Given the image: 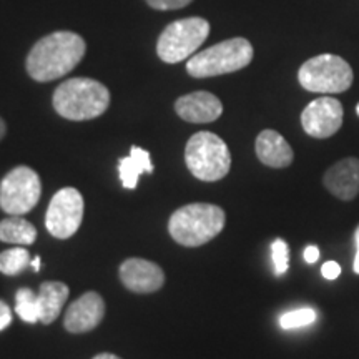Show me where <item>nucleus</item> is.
Instances as JSON below:
<instances>
[{
  "instance_id": "nucleus-13",
  "label": "nucleus",
  "mask_w": 359,
  "mask_h": 359,
  "mask_svg": "<svg viewBox=\"0 0 359 359\" xmlns=\"http://www.w3.org/2000/svg\"><path fill=\"white\" fill-rule=\"evenodd\" d=\"M175 110L182 120L190 123H212L223 114V103L210 92H193L180 97Z\"/></svg>"
},
{
  "instance_id": "nucleus-12",
  "label": "nucleus",
  "mask_w": 359,
  "mask_h": 359,
  "mask_svg": "<svg viewBox=\"0 0 359 359\" xmlns=\"http://www.w3.org/2000/svg\"><path fill=\"white\" fill-rule=\"evenodd\" d=\"M118 275L125 288L138 294L155 293L165 285L163 269L143 258H128L120 266Z\"/></svg>"
},
{
  "instance_id": "nucleus-22",
  "label": "nucleus",
  "mask_w": 359,
  "mask_h": 359,
  "mask_svg": "<svg viewBox=\"0 0 359 359\" xmlns=\"http://www.w3.org/2000/svg\"><path fill=\"white\" fill-rule=\"evenodd\" d=\"M271 255H273V263H275V273L278 276L285 275L286 269L290 264V248L288 243L281 238L273 241L271 245Z\"/></svg>"
},
{
  "instance_id": "nucleus-5",
  "label": "nucleus",
  "mask_w": 359,
  "mask_h": 359,
  "mask_svg": "<svg viewBox=\"0 0 359 359\" xmlns=\"http://www.w3.org/2000/svg\"><path fill=\"white\" fill-rule=\"evenodd\" d=\"M185 163L193 177L201 182H218L230 173L231 155L218 135L198 132L187 143Z\"/></svg>"
},
{
  "instance_id": "nucleus-17",
  "label": "nucleus",
  "mask_w": 359,
  "mask_h": 359,
  "mask_svg": "<svg viewBox=\"0 0 359 359\" xmlns=\"http://www.w3.org/2000/svg\"><path fill=\"white\" fill-rule=\"evenodd\" d=\"M151 172H154V163L150 160V154L140 147H132L130 155L120 158L118 161L120 180H122V185L127 190H135L142 175Z\"/></svg>"
},
{
  "instance_id": "nucleus-9",
  "label": "nucleus",
  "mask_w": 359,
  "mask_h": 359,
  "mask_svg": "<svg viewBox=\"0 0 359 359\" xmlns=\"http://www.w3.org/2000/svg\"><path fill=\"white\" fill-rule=\"evenodd\" d=\"M83 196L77 188H62L52 196L48 205L45 226L52 236L67 240L79 231L83 219Z\"/></svg>"
},
{
  "instance_id": "nucleus-25",
  "label": "nucleus",
  "mask_w": 359,
  "mask_h": 359,
  "mask_svg": "<svg viewBox=\"0 0 359 359\" xmlns=\"http://www.w3.org/2000/svg\"><path fill=\"white\" fill-rule=\"evenodd\" d=\"M12 323V311L6 303L0 299V331L7 330Z\"/></svg>"
},
{
  "instance_id": "nucleus-2",
  "label": "nucleus",
  "mask_w": 359,
  "mask_h": 359,
  "mask_svg": "<svg viewBox=\"0 0 359 359\" xmlns=\"http://www.w3.org/2000/svg\"><path fill=\"white\" fill-rule=\"evenodd\" d=\"M52 105L60 116L72 122H85L103 115L110 105V92L93 79H70L53 92Z\"/></svg>"
},
{
  "instance_id": "nucleus-30",
  "label": "nucleus",
  "mask_w": 359,
  "mask_h": 359,
  "mask_svg": "<svg viewBox=\"0 0 359 359\" xmlns=\"http://www.w3.org/2000/svg\"><path fill=\"white\" fill-rule=\"evenodd\" d=\"M30 264H32L34 271H40V257H35Z\"/></svg>"
},
{
  "instance_id": "nucleus-19",
  "label": "nucleus",
  "mask_w": 359,
  "mask_h": 359,
  "mask_svg": "<svg viewBox=\"0 0 359 359\" xmlns=\"http://www.w3.org/2000/svg\"><path fill=\"white\" fill-rule=\"evenodd\" d=\"M30 263H32L30 253L22 246H15L0 253V273L7 276L19 275L27 266H30Z\"/></svg>"
},
{
  "instance_id": "nucleus-31",
  "label": "nucleus",
  "mask_w": 359,
  "mask_h": 359,
  "mask_svg": "<svg viewBox=\"0 0 359 359\" xmlns=\"http://www.w3.org/2000/svg\"><path fill=\"white\" fill-rule=\"evenodd\" d=\"M356 114H358V116H359V103H358V107H356Z\"/></svg>"
},
{
  "instance_id": "nucleus-3",
  "label": "nucleus",
  "mask_w": 359,
  "mask_h": 359,
  "mask_svg": "<svg viewBox=\"0 0 359 359\" xmlns=\"http://www.w3.org/2000/svg\"><path fill=\"white\" fill-rule=\"evenodd\" d=\"M226 223V215L212 203H190L170 217L168 231L178 245L196 248L218 236Z\"/></svg>"
},
{
  "instance_id": "nucleus-29",
  "label": "nucleus",
  "mask_w": 359,
  "mask_h": 359,
  "mask_svg": "<svg viewBox=\"0 0 359 359\" xmlns=\"http://www.w3.org/2000/svg\"><path fill=\"white\" fill-rule=\"evenodd\" d=\"M6 133H7V125H6V122H4L2 118H0V140H2V138L6 137Z\"/></svg>"
},
{
  "instance_id": "nucleus-15",
  "label": "nucleus",
  "mask_w": 359,
  "mask_h": 359,
  "mask_svg": "<svg viewBox=\"0 0 359 359\" xmlns=\"http://www.w3.org/2000/svg\"><path fill=\"white\" fill-rule=\"evenodd\" d=\"M257 156L263 165L271 168H286L293 163L294 154L290 143L275 130H263L257 137Z\"/></svg>"
},
{
  "instance_id": "nucleus-26",
  "label": "nucleus",
  "mask_w": 359,
  "mask_h": 359,
  "mask_svg": "<svg viewBox=\"0 0 359 359\" xmlns=\"http://www.w3.org/2000/svg\"><path fill=\"white\" fill-rule=\"evenodd\" d=\"M318 258H320V250H318V246L314 245H309L306 250H304V262L306 263H316Z\"/></svg>"
},
{
  "instance_id": "nucleus-23",
  "label": "nucleus",
  "mask_w": 359,
  "mask_h": 359,
  "mask_svg": "<svg viewBox=\"0 0 359 359\" xmlns=\"http://www.w3.org/2000/svg\"><path fill=\"white\" fill-rule=\"evenodd\" d=\"M145 2L155 11H177L187 7L193 0H145Z\"/></svg>"
},
{
  "instance_id": "nucleus-14",
  "label": "nucleus",
  "mask_w": 359,
  "mask_h": 359,
  "mask_svg": "<svg viewBox=\"0 0 359 359\" xmlns=\"http://www.w3.org/2000/svg\"><path fill=\"white\" fill-rule=\"evenodd\" d=\"M326 190L343 201H351L359 193V160L344 158L327 168L323 178Z\"/></svg>"
},
{
  "instance_id": "nucleus-21",
  "label": "nucleus",
  "mask_w": 359,
  "mask_h": 359,
  "mask_svg": "<svg viewBox=\"0 0 359 359\" xmlns=\"http://www.w3.org/2000/svg\"><path fill=\"white\" fill-rule=\"evenodd\" d=\"M318 313L313 308H299L288 311L280 316V325L283 330H296V327L309 326L316 321Z\"/></svg>"
},
{
  "instance_id": "nucleus-11",
  "label": "nucleus",
  "mask_w": 359,
  "mask_h": 359,
  "mask_svg": "<svg viewBox=\"0 0 359 359\" xmlns=\"http://www.w3.org/2000/svg\"><path fill=\"white\" fill-rule=\"evenodd\" d=\"M105 316V302L95 291H88L75 299L64 318L65 330L72 334H83L95 330Z\"/></svg>"
},
{
  "instance_id": "nucleus-8",
  "label": "nucleus",
  "mask_w": 359,
  "mask_h": 359,
  "mask_svg": "<svg viewBox=\"0 0 359 359\" xmlns=\"http://www.w3.org/2000/svg\"><path fill=\"white\" fill-rule=\"evenodd\" d=\"M42 195V183L35 170L25 165L11 170L0 182V208L7 215L32 212Z\"/></svg>"
},
{
  "instance_id": "nucleus-28",
  "label": "nucleus",
  "mask_w": 359,
  "mask_h": 359,
  "mask_svg": "<svg viewBox=\"0 0 359 359\" xmlns=\"http://www.w3.org/2000/svg\"><path fill=\"white\" fill-rule=\"evenodd\" d=\"M93 359H122V358H118L114 353H100V354H97Z\"/></svg>"
},
{
  "instance_id": "nucleus-16",
  "label": "nucleus",
  "mask_w": 359,
  "mask_h": 359,
  "mask_svg": "<svg viewBox=\"0 0 359 359\" xmlns=\"http://www.w3.org/2000/svg\"><path fill=\"white\" fill-rule=\"evenodd\" d=\"M70 290L65 283L62 281H45L40 285L37 303H39V316L40 323L43 325H52L60 314L62 308L69 298Z\"/></svg>"
},
{
  "instance_id": "nucleus-24",
  "label": "nucleus",
  "mask_w": 359,
  "mask_h": 359,
  "mask_svg": "<svg viewBox=\"0 0 359 359\" xmlns=\"http://www.w3.org/2000/svg\"><path fill=\"white\" fill-rule=\"evenodd\" d=\"M321 275L326 278V280H336L341 275V266L336 262H326L321 266Z\"/></svg>"
},
{
  "instance_id": "nucleus-4",
  "label": "nucleus",
  "mask_w": 359,
  "mask_h": 359,
  "mask_svg": "<svg viewBox=\"0 0 359 359\" xmlns=\"http://www.w3.org/2000/svg\"><path fill=\"white\" fill-rule=\"evenodd\" d=\"M253 60V45L243 37L223 40L203 52L195 53L187 62V72L193 79H208L233 74Z\"/></svg>"
},
{
  "instance_id": "nucleus-7",
  "label": "nucleus",
  "mask_w": 359,
  "mask_h": 359,
  "mask_svg": "<svg viewBox=\"0 0 359 359\" xmlns=\"http://www.w3.org/2000/svg\"><path fill=\"white\" fill-rule=\"evenodd\" d=\"M210 24L201 17H188L167 25L156 42V53L167 64H178L195 55L208 39Z\"/></svg>"
},
{
  "instance_id": "nucleus-27",
  "label": "nucleus",
  "mask_w": 359,
  "mask_h": 359,
  "mask_svg": "<svg viewBox=\"0 0 359 359\" xmlns=\"http://www.w3.org/2000/svg\"><path fill=\"white\" fill-rule=\"evenodd\" d=\"M354 240H356V257H354V263H353V269L356 275H359V224L356 228V233H354Z\"/></svg>"
},
{
  "instance_id": "nucleus-6",
  "label": "nucleus",
  "mask_w": 359,
  "mask_h": 359,
  "mask_svg": "<svg viewBox=\"0 0 359 359\" xmlns=\"http://www.w3.org/2000/svg\"><path fill=\"white\" fill-rule=\"evenodd\" d=\"M353 79L351 65L333 53L309 58L298 72L302 87L314 93H343L351 87Z\"/></svg>"
},
{
  "instance_id": "nucleus-20",
  "label": "nucleus",
  "mask_w": 359,
  "mask_h": 359,
  "mask_svg": "<svg viewBox=\"0 0 359 359\" xmlns=\"http://www.w3.org/2000/svg\"><path fill=\"white\" fill-rule=\"evenodd\" d=\"M15 313L29 325L40 321L37 294L30 288H20L15 294Z\"/></svg>"
},
{
  "instance_id": "nucleus-10",
  "label": "nucleus",
  "mask_w": 359,
  "mask_h": 359,
  "mask_svg": "<svg viewBox=\"0 0 359 359\" xmlns=\"http://www.w3.org/2000/svg\"><path fill=\"white\" fill-rule=\"evenodd\" d=\"M343 105L333 97H320L313 100L302 114L303 130L313 138H330L339 132L343 125Z\"/></svg>"
},
{
  "instance_id": "nucleus-18",
  "label": "nucleus",
  "mask_w": 359,
  "mask_h": 359,
  "mask_svg": "<svg viewBox=\"0 0 359 359\" xmlns=\"http://www.w3.org/2000/svg\"><path fill=\"white\" fill-rule=\"evenodd\" d=\"M37 240V230L30 222L19 215L11 217L0 222V241L12 245H32Z\"/></svg>"
},
{
  "instance_id": "nucleus-1",
  "label": "nucleus",
  "mask_w": 359,
  "mask_h": 359,
  "mask_svg": "<svg viewBox=\"0 0 359 359\" xmlns=\"http://www.w3.org/2000/svg\"><path fill=\"white\" fill-rule=\"evenodd\" d=\"M85 52L87 43L79 34L58 30L45 35L27 55V74L35 82H53L70 74L82 62Z\"/></svg>"
}]
</instances>
